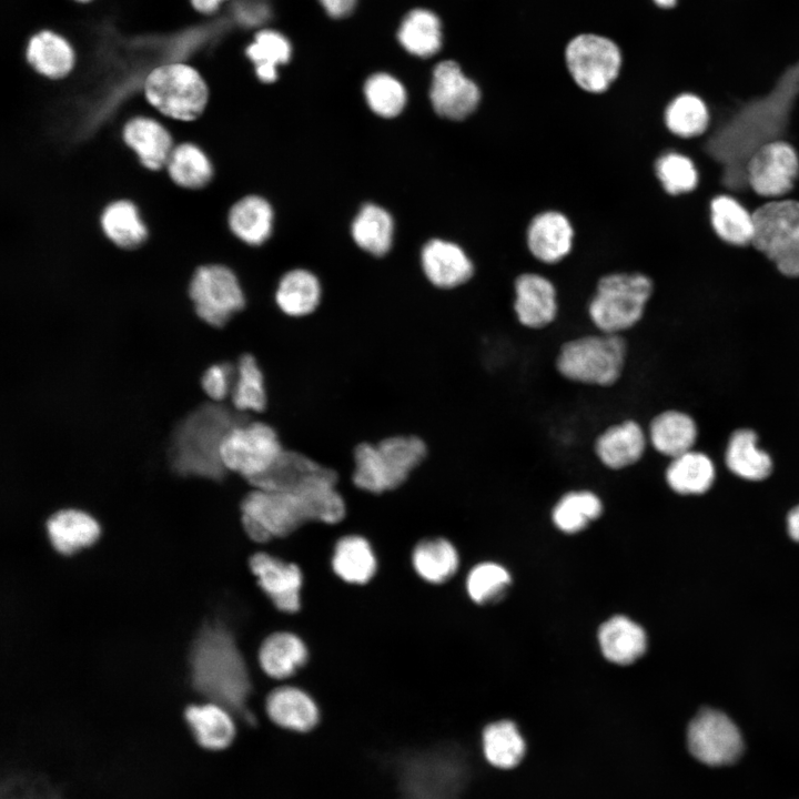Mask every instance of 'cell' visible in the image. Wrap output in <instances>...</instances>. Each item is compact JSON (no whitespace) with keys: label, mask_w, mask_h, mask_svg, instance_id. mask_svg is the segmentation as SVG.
<instances>
[{"label":"cell","mask_w":799,"mask_h":799,"mask_svg":"<svg viewBox=\"0 0 799 799\" xmlns=\"http://www.w3.org/2000/svg\"><path fill=\"white\" fill-rule=\"evenodd\" d=\"M337 473L293 490L251 489L241 500V523L257 544L286 538L305 524L336 525L347 513Z\"/></svg>","instance_id":"obj_1"},{"label":"cell","mask_w":799,"mask_h":799,"mask_svg":"<svg viewBox=\"0 0 799 799\" xmlns=\"http://www.w3.org/2000/svg\"><path fill=\"white\" fill-rule=\"evenodd\" d=\"M190 676L200 695L253 721L246 664L232 634L220 623H206L198 631L190 650Z\"/></svg>","instance_id":"obj_2"},{"label":"cell","mask_w":799,"mask_h":799,"mask_svg":"<svg viewBox=\"0 0 799 799\" xmlns=\"http://www.w3.org/2000/svg\"><path fill=\"white\" fill-rule=\"evenodd\" d=\"M799 93V64L788 70L773 91L763 99L752 101L731 123L716 135L709 150L729 164L732 178L745 181L744 166L748 156L761 144L779 139L786 125L789 107Z\"/></svg>","instance_id":"obj_3"},{"label":"cell","mask_w":799,"mask_h":799,"mask_svg":"<svg viewBox=\"0 0 799 799\" xmlns=\"http://www.w3.org/2000/svg\"><path fill=\"white\" fill-rule=\"evenodd\" d=\"M426 442L414 434L386 436L376 443H358L353 451V485L382 495L400 488L426 459Z\"/></svg>","instance_id":"obj_4"},{"label":"cell","mask_w":799,"mask_h":799,"mask_svg":"<svg viewBox=\"0 0 799 799\" xmlns=\"http://www.w3.org/2000/svg\"><path fill=\"white\" fill-rule=\"evenodd\" d=\"M218 405H206L189 416L175 435V468L184 474L221 478L226 471L220 457L224 436L245 421Z\"/></svg>","instance_id":"obj_5"},{"label":"cell","mask_w":799,"mask_h":799,"mask_svg":"<svg viewBox=\"0 0 799 799\" xmlns=\"http://www.w3.org/2000/svg\"><path fill=\"white\" fill-rule=\"evenodd\" d=\"M627 354V342L621 334L598 331L563 343L555 366L567 381L610 387L621 377Z\"/></svg>","instance_id":"obj_6"},{"label":"cell","mask_w":799,"mask_h":799,"mask_svg":"<svg viewBox=\"0 0 799 799\" xmlns=\"http://www.w3.org/2000/svg\"><path fill=\"white\" fill-rule=\"evenodd\" d=\"M653 292V281L645 274L604 275L589 301L588 317L599 332L623 334L643 318Z\"/></svg>","instance_id":"obj_7"},{"label":"cell","mask_w":799,"mask_h":799,"mask_svg":"<svg viewBox=\"0 0 799 799\" xmlns=\"http://www.w3.org/2000/svg\"><path fill=\"white\" fill-rule=\"evenodd\" d=\"M143 91L152 108L180 122H193L203 115L210 95L200 72L181 62L154 68L144 79Z\"/></svg>","instance_id":"obj_8"},{"label":"cell","mask_w":799,"mask_h":799,"mask_svg":"<svg viewBox=\"0 0 799 799\" xmlns=\"http://www.w3.org/2000/svg\"><path fill=\"white\" fill-rule=\"evenodd\" d=\"M564 64L570 81L588 94H603L620 79L625 55L619 43L597 32H580L564 48Z\"/></svg>","instance_id":"obj_9"},{"label":"cell","mask_w":799,"mask_h":799,"mask_svg":"<svg viewBox=\"0 0 799 799\" xmlns=\"http://www.w3.org/2000/svg\"><path fill=\"white\" fill-rule=\"evenodd\" d=\"M751 245L787 277H799V200L778 199L754 212Z\"/></svg>","instance_id":"obj_10"},{"label":"cell","mask_w":799,"mask_h":799,"mask_svg":"<svg viewBox=\"0 0 799 799\" xmlns=\"http://www.w3.org/2000/svg\"><path fill=\"white\" fill-rule=\"evenodd\" d=\"M284 448L272 425L261 421H244L224 436L220 457L226 471L239 474L250 483L270 469Z\"/></svg>","instance_id":"obj_11"},{"label":"cell","mask_w":799,"mask_h":799,"mask_svg":"<svg viewBox=\"0 0 799 799\" xmlns=\"http://www.w3.org/2000/svg\"><path fill=\"white\" fill-rule=\"evenodd\" d=\"M189 296L198 316L216 327L223 326L245 305L235 273L222 264L198 266L189 284Z\"/></svg>","instance_id":"obj_12"},{"label":"cell","mask_w":799,"mask_h":799,"mask_svg":"<svg viewBox=\"0 0 799 799\" xmlns=\"http://www.w3.org/2000/svg\"><path fill=\"white\" fill-rule=\"evenodd\" d=\"M744 172L746 184L757 195L783 199L799 179V154L788 141L771 140L748 156Z\"/></svg>","instance_id":"obj_13"},{"label":"cell","mask_w":799,"mask_h":799,"mask_svg":"<svg viewBox=\"0 0 799 799\" xmlns=\"http://www.w3.org/2000/svg\"><path fill=\"white\" fill-rule=\"evenodd\" d=\"M687 744L696 759L710 766L734 762L744 748L740 731L730 718L709 708L700 710L690 721Z\"/></svg>","instance_id":"obj_14"},{"label":"cell","mask_w":799,"mask_h":799,"mask_svg":"<svg viewBox=\"0 0 799 799\" xmlns=\"http://www.w3.org/2000/svg\"><path fill=\"white\" fill-rule=\"evenodd\" d=\"M249 567L275 610L294 615L302 609L305 577L299 564L260 550L250 556Z\"/></svg>","instance_id":"obj_15"},{"label":"cell","mask_w":799,"mask_h":799,"mask_svg":"<svg viewBox=\"0 0 799 799\" xmlns=\"http://www.w3.org/2000/svg\"><path fill=\"white\" fill-rule=\"evenodd\" d=\"M428 93L434 111L453 121L468 118L482 101L481 87L454 59L442 60L434 67Z\"/></svg>","instance_id":"obj_16"},{"label":"cell","mask_w":799,"mask_h":799,"mask_svg":"<svg viewBox=\"0 0 799 799\" xmlns=\"http://www.w3.org/2000/svg\"><path fill=\"white\" fill-rule=\"evenodd\" d=\"M514 290V312L520 325L542 330L556 320L557 291L550 280L537 273H523L516 277Z\"/></svg>","instance_id":"obj_17"},{"label":"cell","mask_w":799,"mask_h":799,"mask_svg":"<svg viewBox=\"0 0 799 799\" xmlns=\"http://www.w3.org/2000/svg\"><path fill=\"white\" fill-rule=\"evenodd\" d=\"M264 705L269 719L289 731L309 732L321 720V709L315 698L296 685L276 686L267 694Z\"/></svg>","instance_id":"obj_18"},{"label":"cell","mask_w":799,"mask_h":799,"mask_svg":"<svg viewBox=\"0 0 799 799\" xmlns=\"http://www.w3.org/2000/svg\"><path fill=\"white\" fill-rule=\"evenodd\" d=\"M310 648L302 636L280 629L269 634L260 644L257 661L265 676L275 681L294 677L310 660Z\"/></svg>","instance_id":"obj_19"},{"label":"cell","mask_w":799,"mask_h":799,"mask_svg":"<svg viewBox=\"0 0 799 799\" xmlns=\"http://www.w3.org/2000/svg\"><path fill=\"white\" fill-rule=\"evenodd\" d=\"M646 445L641 425L628 418L605 428L594 442V453L606 468L621 471L641 459Z\"/></svg>","instance_id":"obj_20"},{"label":"cell","mask_w":799,"mask_h":799,"mask_svg":"<svg viewBox=\"0 0 799 799\" xmlns=\"http://www.w3.org/2000/svg\"><path fill=\"white\" fill-rule=\"evenodd\" d=\"M421 263L427 280L442 290L461 286L474 274V264L465 251L456 243L441 239H433L423 246Z\"/></svg>","instance_id":"obj_21"},{"label":"cell","mask_w":799,"mask_h":799,"mask_svg":"<svg viewBox=\"0 0 799 799\" xmlns=\"http://www.w3.org/2000/svg\"><path fill=\"white\" fill-rule=\"evenodd\" d=\"M330 566L342 583L362 587L375 577L378 559L367 537L361 534H346L334 543Z\"/></svg>","instance_id":"obj_22"},{"label":"cell","mask_w":799,"mask_h":799,"mask_svg":"<svg viewBox=\"0 0 799 799\" xmlns=\"http://www.w3.org/2000/svg\"><path fill=\"white\" fill-rule=\"evenodd\" d=\"M122 139L141 165L154 172L165 168L175 146L170 131L154 118L145 115L128 120L122 129Z\"/></svg>","instance_id":"obj_23"},{"label":"cell","mask_w":799,"mask_h":799,"mask_svg":"<svg viewBox=\"0 0 799 799\" xmlns=\"http://www.w3.org/2000/svg\"><path fill=\"white\" fill-rule=\"evenodd\" d=\"M574 229L569 219L559 211L538 213L530 221L526 243L532 255L546 264L566 257L573 247Z\"/></svg>","instance_id":"obj_24"},{"label":"cell","mask_w":799,"mask_h":799,"mask_svg":"<svg viewBox=\"0 0 799 799\" xmlns=\"http://www.w3.org/2000/svg\"><path fill=\"white\" fill-rule=\"evenodd\" d=\"M336 473L311 456L284 448L276 462L250 482L253 488L292 490Z\"/></svg>","instance_id":"obj_25"},{"label":"cell","mask_w":799,"mask_h":799,"mask_svg":"<svg viewBox=\"0 0 799 799\" xmlns=\"http://www.w3.org/2000/svg\"><path fill=\"white\" fill-rule=\"evenodd\" d=\"M233 715L212 701L191 705L184 710V719L195 742L209 751H221L232 745L236 736Z\"/></svg>","instance_id":"obj_26"},{"label":"cell","mask_w":799,"mask_h":799,"mask_svg":"<svg viewBox=\"0 0 799 799\" xmlns=\"http://www.w3.org/2000/svg\"><path fill=\"white\" fill-rule=\"evenodd\" d=\"M444 24L441 17L427 8H415L400 23L397 40L412 55L428 59L444 45Z\"/></svg>","instance_id":"obj_27"},{"label":"cell","mask_w":799,"mask_h":799,"mask_svg":"<svg viewBox=\"0 0 799 799\" xmlns=\"http://www.w3.org/2000/svg\"><path fill=\"white\" fill-rule=\"evenodd\" d=\"M409 558L415 575L431 585L444 584L455 575L459 566L457 549L444 537L418 540L412 548Z\"/></svg>","instance_id":"obj_28"},{"label":"cell","mask_w":799,"mask_h":799,"mask_svg":"<svg viewBox=\"0 0 799 799\" xmlns=\"http://www.w3.org/2000/svg\"><path fill=\"white\" fill-rule=\"evenodd\" d=\"M598 643L606 659L617 665H629L645 653L647 636L634 620L617 615L600 626Z\"/></svg>","instance_id":"obj_29"},{"label":"cell","mask_w":799,"mask_h":799,"mask_svg":"<svg viewBox=\"0 0 799 799\" xmlns=\"http://www.w3.org/2000/svg\"><path fill=\"white\" fill-rule=\"evenodd\" d=\"M709 221L712 231L722 242L732 246L751 245L754 214L729 194H718L709 203Z\"/></svg>","instance_id":"obj_30"},{"label":"cell","mask_w":799,"mask_h":799,"mask_svg":"<svg viewBox=\"0 0 799 799\" xmlns=\"http://www.w3.org/2000/svg\"><path fill=\"white\" fill-rule=\"evenodd\" d=\"M47 530L52 546L62 555H72L89 547L100 536L97 520L78 509H63L53 514L47 522Z\"/></svg>","instance_id":"obj_31"},{"label":"cell","mask_w":799,"mask_h":799,"mask_svg":"<svg viewBox=\"0 0 799 799\" xmlns=\"http://www.w3.org/2000/svg\"><path fill=\"white\" fill-rule=\"evenodd\" d=\"M100 226L105 237L122 250L140 249L149 236L138 206L127 199L112 201L103 209Z\"/></svg>","instance_id":"obj_32"},{"label":"cell","mask_w":799,"mask_h":799,"mask_svg":"<svg viewBox=\"0 0 799 799\" xmlns=\"http://www.w3.org/2000/svg\"><path fill=\"white\" fill-rule=\"evenodd\" d=\"M26 55L34 71L51 80L67 77L75 61L70 43L50 30H42L29 39Z\"/></svg>","instance_id":"obj_33"},{"label":"cell","mask_w":799,"mask_h":799,"mask_svg":"<svg viewBox=\"0 0 799 799\" xmlns=\"http://www.w3.org/2000/svg\"><path fill=\"white\" fill-rule=\"evenodd\" d=\"M697 425L686 413L669 409L656 415L648 429L653 447L661 455L675 458L692 449Z\"/></svg>","instance_id":"obj_34"},{"label":"cell","mask_w":799,"mask_h":799,"mask_svg":"<svg viewBox=\"0 0 799 799\" xmlns=\"http://www.w3.org/2000/svg\"><path fill=\"white\" fill-rule=\"evenodd\" d=\"M321 296L318 279L307 270L295 269L286 272L279 281L275 303L286 316L301 318L318 307Z\"/></svg>","instance_id":"obj_35"},{"label":"cell","mask_w":799,"mask_h":799,"mask_svg":"<svg viewBox=\"0 0 799 799\" xmlns=\"http://www.w3.org/2000/svg\"><path fill=\"white\" fill-rule=\"evenodd\" d=\"M227 224L242 242L253 246L261 245L272 233V206L262 196L246 195L230 209Z\"/></svg>","instance_id":"obj_36"},{"label":"cell","mask_w":799,"mask_h":799,"mask_svg":"<svg viewBox=\"0 0 799 799\" xmlns=\"http://www.w3.org/2000/svg\"><path fill=\"white\" fill-rule=\"evenodd\" d=\"M725 462L731 473L747 481H762L772 472L771 457L758 447V436L749 428L731 434Z\"/></svg>","instance_id":"obj_37"},{"label":"cell","mask_w":799,"mask_h":799,"mask_svg":"<svg viewBox=\"0 0 799 799\" xmlns=\"http://www.w3.org/2000/svg\"><path fill=\"white\" fill-rule=\"evenodd\" d=\"M712 461L704 453L689 451L671 458L665 472L668 486L680 495L707 492L716 476Z\"/></svg>","instance_id":"obj_38"},{"label":"cell","mask_w":799,"mask_h":799,"mask_svg":"<svg viewBox=\"0 0 799 799\" xmlns=\"http://www.w3.org/2000/svg\"><path fill=\"white\" fill-rule=\"evenodd\" d=\"M165 170L176 186L192 191L206 186L214 174L209 156L199 145L191 142H181L173 148Z\"/></svg>","instance_id":"obj_39"},{"label":"cell","mask_w":799,"mask_h":799,"mask_svg":"<svg viewBox=\"0 0 799 799\" xmlns=\"http://www.w3.org/2000/svg\"><path fill=\"white\" fill-rule=\"evenodd\" d=\"M292 52V43L287 37L274 29L256 32L245 49L246 57L254 65L255 75L263 83H272L277 79V68L291 60Z\"/></svg>","instance_id":"obj_40"},{"label":"cell","mask_w":799,"mask_h":799,"mask_svg":"<svg viewBox=\"0 0 799 799\" xmlns=\"http://www.w3.org/2000/svg\"><path fill=\"white\" fill-rule=\"evenodd\" d=\"M393 232L391 214L373 203L361 208L351 226V234L357 246L375 256H382L390 251Z\"/></svg>","instance_id":"obj_41"},{"label":"cell","mask_w":799,"mask_h":799,"mask_svg":"<svg viewBox=\"0 0 799 799\" xmlns=\"http://www.w3.org/2000/svg\"><path fill=\"white\" fill-rule=\"evenodd\" d=\"M664 120L669 132L681 139H691L702 135L708 130L710 112L699 95L682 92L666 105Z\"/></svg>","instance_id":"obj_42"},{"label":"cell","mask_w":799,"mask_h":799,"mask_svg":"<svg viewBox=\"0 0 799 799\" xmlns=\"http://www.w3.org/2000/svg\"><path fill=\"white\" fill-rule=\"evenodd\" d=\"M603 513V502L588 489H576L564 494L552 510L554 525L562 532L574 534L586 528Z\"/></svg>","instance_id":"obj_43"},{"label":"cell","mask_w":799,"mask_h":799,"mask_svg":"<svg viewBox=\"0 0 799 799\" xmlns=\"http://www.w3.org/2000/svg\"><path fill=\"white\" fill-rule=\"evenodd\" d=\"M482 739L485 758L497 768H513L523 759L525 741L516 725L510 720H499L487 725Z\"/></svg>","instance_id":"obj_44"},{"label":"cell","mask_w":799,"mask_h":799,"mask_svg":"<svg viewBox=\"0 0 799 799\" xmlns=\"http://www.w3.org/2000/svg\"><path fill=\"white\" fill-rule=\"evenodd\" d=\"M231 398L234 408L240 412L262 413L266 408L265 377L252 354H243L239 360Z\"/></svg>","instance_id":"obj_45"},{"label":"cell","mask_w":799,"mask_h":799,"mask_svg":"<svg viewBox=\"0 0 799 799\" xmlns=\"http://www.w3.org/2000/svg\"><path fill=\"white\" fill-rule=\"evenodd\" d=\"M363 90L368 108L383 118L398 115L407 102L404 84L387 72H376L370 75Z\"/></svg>","instance_id":"obj_46"},{"label":"cell","mask_w":799,"mask_h":799,"mask_svg":"<svg viewBox=\"0 0 799 799\" xmlns=\"http://www.w3.org/2000/svg\"><path fill=\"white\" fill-rule=\"evenodd\" d=\"M655 173L664 191L669 195L689 193L699 182V173L694 161L676 151L666 152L656 160Z\"/></svg>","instance_id":"obj_47"},{"label":"cell","mask_w":799,"mask_h":799,"mask_svg":"<svg viewBox=\"0 0 799 799\" xmlns=\"http://www.w3.org/2000/svg\"><path fill=\"white\" fill-rule=\"evenodd\" d=\"M508 570L493 562H484L474 566L466 577V591L476 604H488L498 600L510 585Z\"/></svg>","instance_id":"obj_48"},{"label":"cell","mask_w":799,"mask_h":799,"mask_svg":"<svg viewBox=\"0 0 799 799\" xmlns=\"http://www.w3.org/2000/svg\"><path fill=\"white\" fill-rule=\"evenodd\" d=\"M233 373L234 370L227 364L210 366L201 381L203 390L212 400H224L232 392Z\"/></svg>","instance_id":"obj_49"},{"label":"cell","mask_w":799,"mask_h":799,"mask_svg":"<svg viewBox=\"0 0 799 799\" xmlns=\"http://www.w3.org/2000/svg\"><path fill=\"white\" fill-rule=\"evenodd\" d=\"M324 11L334 19L350 16L357 3V0H318Z\"/></svg>","instance_id":"obj_50"},{"label":"cell","mask_w":799,"mask_h":799,"mask_svg":"<svg viewBox=\"0 0 799 799\" xmlns=\"http://www.w3.org/2000/svg\"><path fill=\"white\" fill-rule=\"evenodd\" d=\"M787 527L790 537L799 542V505L789 512L787 516Z\"/></svg>","instance_id":"obj_51"},{"label":"cell","mask_w":799,"mask_h":799,"mask_svg":"<svg viewBox=\"0 0 799 799\" xmlns=\"http://www.w3.org/2000/svg\"><path fill=\"white\" fill-rule=\"evenodd\" d=\"M653 6L660 10H670L674 9L678 0H650Z\"/></svg>","instance_id":"obj_52"},{"label":"cell","mask_w":799,"mask_h":799,"mask_svg":"<svg viewBox=\"0 0 799 799\" xmlns=\"http://www.w3.org/2000/svg\"><path fill=\"white\" fill-rule=\"evenodd\" d=\"M75 1H78V2H89V1H91V0H75Z\"/></svg>","instance_id":"obj_53"},{"label":"cell","mask_w":799,"mask_h":799,"mask_svg":"<svg viewBox=\"0 0 799 799\" xmlns=\"http://www.w3.org/2000/svg\"><path fill=\"white\" fill-rule=\"evenodd\" d=\"M214 1L220 4L223 0H214Z\"/></svg>","instance_id":"obj_54"}]
</instances>
